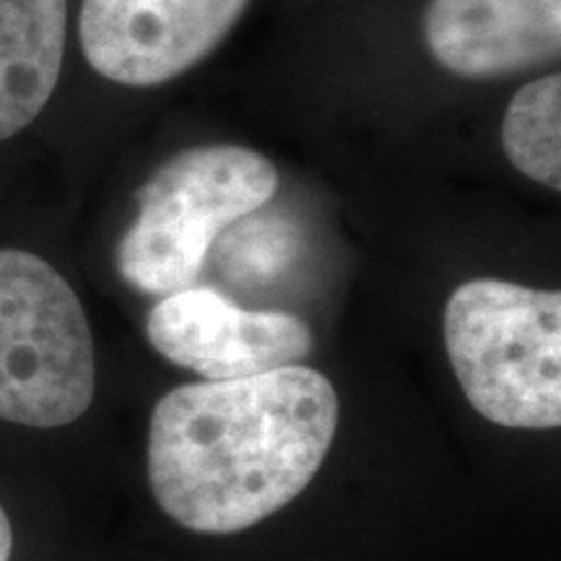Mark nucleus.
<instances>
[{
  "label": "nucleus",
  "instance_id": "f257e3e1",
  "mask_svg": "<svg viewBox=\"0 0 561 561\" xmlns=\"http://www.w3.org/2000/svg\"><path fill=\"white\" fill-rule=\"evenodd\" d=\"M339 419L333 382L301 364L180 385L151 413L153 500L193 533L248 530L310 486Z\"/></svg>",
  "mask_w": 561,
  "mask_h": 561
},
{
  "label": "nucleus",
  "instance_id": "f03ea898",
  "mask_svg": "<svg viewBox=\"0 0 561 561\" xmlns=\"http://www.w3.org/2000/svg\"><path fill=\"white\" fill-rule=\"evenodd\" d=\"M442 328L455 377L483 419L507 430H559V291L466 280L447 299Z\"/></svg>",
  "mask_w": 561,
  "mask_h": 561
},
{
  "label": "nucleus",
  "instance_id": "7ed1b4c3",
  "mask_svg": "<svg viewBox=\"0 0 561 561\" xmlns=\"http://www.w3.org/2000/svg\"><path fill=\"white\" fill-rule=\"evenodd\" d=\"M278 170L244 146H193L161 164L138 191V216L117 244V271L140 294L187 289L208 250L234 221L278 191Z\"/></svg>",
  "mask_w": 561,
  "mask_h": 561
},
{
  "label": "nucleus",
  "instance_id": "20e7f679",
  "mask_svg": "<svg viewBox=\"0 0 561 561\" xmlns=\"http://www.w3.org/2000/svg\"><path fill=\"white\" fill-rule=\"evenodd\" d=\"M94 339L79 297L50 263L0 250V419L58 430L89 411Z\"/></svg>",
  "mask_w": 561,
  "mask_h": 561
},
{
  "label": "nucleus",
  "instance_id": "39448f33",
  "mask_svg": "<svg viewBox=\"0 0 561 561\" xmlns=\"http://www.w3.org/2000/svg\"><path fill=\"white\" fill-rule=\"evenodd\" d=\"M250 0H83V58L121 87L149 89L206 60Z\"/></svg>",
  "mask_w": 561,
  "mask_h": 561
},
{
  "label": "nucleus",
  "instance_id": "423d86ee",
  "mask_svg": "<svg viewBox=\"0 0 561 561\" xmlns=\"http://www.w3.org/2000/svg\"><path fill=\"white\" fill-rule=\"evenodd\" d=\"M146 335L167 362L206 380H240L301 364L314 343L297 314L244 310L219 291L193 286L153 307Z\"/></svg>",
  "mask_w": 561,
  "mask_h": 561
},
{
  "label": "nucleus",
  "instance_id": "0eeeda50",
  "mask_svg": "<svg viewBox=\"0 0 561 561\" xmlns=\"http://www.w3.org/2000/svg\"><path fill=\"white\" fill-rule=\"evenodd\" d=\"M432 58L462 79H496L559 60L561 0H430Z\"/></svg>",
  "mask_w": 561,
  "mask_h": 561
},
{
  "label": "nucleus",
  "instance_id": "6e6552de",
  "mask_svg": "<svg viewBox=\"0 0 561 561\" xmlns=\"http://www.w3.org/2000/svg\"><path fill=\"white\" fill-rule=\"evenodd\" d=\"M68 0H0V140L39 117L58 87Z\"/></svg>",
  "mask_w": 561,
  "mask_h": 561
},
{
  "label": "nucleus",
  "instance_id": "1a4fd4ad",
  "mask_svg": "<svg viewBox=\"0 0 561 561\" xmlns=\"http://www.w3.org/2000/svg\"><path fill=\"white\" fill-rule=\"evenodd\" d=\"M510 164L538 185L561 191V76L525 83L512 96L502 123Z\"/></svg>",
  "mask_w": 561,
  "mask_h": 561
},
{
  "label": "nucleus",
  "instance_id": "9d476101",
  "mask_svg": "<svg viewBox=\"0 0 561 561\" xmlns=\"http://www.w3.org/2000/svg\"><path fill=\"white\" fill-rule=\"evenodd\" d=\"M13 551V530L5 510L0 507V561H9Z\"/></svg>",
  "mask_w": 561,
  "mask_h": 561
}]
</instances>
